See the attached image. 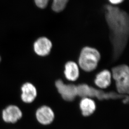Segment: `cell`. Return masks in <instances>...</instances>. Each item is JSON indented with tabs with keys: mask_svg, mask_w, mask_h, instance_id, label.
<instances>
[{
	"mask_svg": "<svg viewBox=\"0 0 129 129\" xmlns=\"http://www.w3.org/2000/svg\"><path fill=\"white\" fill-rule=\"evenodd\" d=\"M112 81L111 72L108 70H104L95 75L94 84L98 88L105 90L112 85Z\"/></svg>",
	"mask_w": 129,
	"mask_h": 129,
	"instance_id": "8",
	"label": "cell"
},
{
	"mask_svg": "<svg viewBox=\"0 0 129 129\" xmlns=\"http://www.w3.org/2000/svg\"><path fill=\"white\" fill-rule=\"evenodd\" d=\"M79 108L82 114L84 117H89L94 113L96 110V104L94 99L84 98L79 102Z\"/></svg>",
	"mask_w": 129,
	"mask_h": 129,
	"instance_id": "11",
	"label": "cell"
},
{
	"mask_svg": "<svg viewBox=\"0 0 129 129\" xmlns=\"http://www.w3.org/2000/svg\"><path fill=\"white\" fill-rule=\"evenodd\" d=\"M21 99L23 102L30 104L35 101L38 96L37 87L30 82L24 84L21 87Z\"/></svg>",
	"mask_w": 129,
	"mask_h": 129,
	"instance_id": "7",
	"label": "cell"
},
{
	"mask_svg": "<svg viewBox=\"0 0 129 129\" xmlns=\"http://www.w3.org/2000/svg\"><path fill=\"white\" fill-rule=\"evenodd\" d=\"M2 118L6 123H15L22 118L21 109L15 105H10L3 110Z\"/></svg>",
	"mask_w": 129,
	"mask_h": 129,
	"instance_id": "6",
	"label": "cell"
},
{
	"mask_svg": "<svg viewBox=\"0 0 129 129\" xmlns=\"http://www.w3.org/2000/svg\"><path fill=\"white\" fill-rule=\"evenodd\" d=\"M49 0H35L36 4L38 7L44 9L47 6ZM52 9L56 12H60L65 9L69 0H52Z\"/></svg>",
	"mask_w": 129,
	"mask_h": 129,
	"instance_id": "12",
	"label": "cell"
},
{
	"mask_svg": "<svg viewBox=\"0 0 129 129\" xmlns=\"http://www.w3.org/2000/svg\"><path fill=\"white\" fill-rule=\"evenodd\" d=\"M105 18L110 30L114 59H118L125 48L128 41L129 19L128 14L119 8L105 6Z\"/></svg>",
	"mask_w": 129,
	"mask_h": 129,
	"instance_id": "1",
	"label": "cell"
},
{
	"mask_svg": "<svg viewBox=\"0 0 129 129\" xmlns=\"http://www.w3.org/2000/svg\"><path fill=\"white\" fill-rule=\"evenodd\" d=\"M112 4H117L122 3L124 0H109Z\"/></svg>",
	"mask_w": 129,
	"mask_h": 129,
	"instance_id": "13",
	"label": "cell"
},
{
	"mask_svg": "<svg viewBox=\"0 0 129 129\" xmlns=\"http://www.w3.org/2000/svg\"><path fill=\"white\" fill-rule=\"evenodd\" d=\"M1 56H0V62H1Z\"/></svg>",
	"mask_w": 129,
	"mask_h": 129,
	"instance_id": "14",
	"label": "cell"
},
{
	"mask_svg": "<svg viewBox=\"0 0 129 129\" xmlns=\"http://www.w3.org/2000/svg\"><path fill=\"white\" fill-rule=\"evenodd\" d=\"M100 58V53L98 50L85 47L81 52L79 60V67L84 72H92L96 68Z\"/></svg>",
	"mask_w": 129,
	"mask_h": 129,
	"instance_id": "3",
	"label": "cell"
},
{
	"mask_svg": "<svg viewBox=\"0 0 129 129\" xmlns=\"http://www.w3.org/2000/svg\"><path fill=\"white\" fill-rule=\"evenodd\" d=\"M78 83L77 81L74 82H66L62 79H58L55 82V85L63 100L67 102H72L78 96L77 91Z\"/></svg>",
	"mask_w": 129,
	"mask_h": 129,
	"instance_id": "4",
	"label": "cell"
},
{
	"mask_svg": "<svg viewBox=\"0 0 129 129\" xmlns=\"http://www.w3.org/2000/svg\"><path fill=\"white\" fill-rule=\"evenodd\" d=\"M112 80L117 92L120 94H129V68L126 64H121L112 69Z\"/></svg>",
	"mask_w": 129,
	"mask_h": 129,
	"instance_id": "2",
	"label": "cell"
},
{
	"mask_svg": "<svg viewBox=\"0 0 129 129\" xmlns=\"http://www.w3.org/2000/svg\"><path fill=\"white\" fill-rule=\"evenodd\" d=\"M36 119L38 123L44 126L51 124L55 118V114L52 109L47 105H42L36 110Z\"/></svg>",
	"mask_w": 129,
	"mask_h": 129,
	"instance_id": "5",
	"label": "cell"
},
{
	"mask_svg": "<svg viewBox=\"0 0 129 129\" xmlns=\"http://www.w3.org/2000/svg\"><path fill=\"white\" fill-rule=\"evenodd\" d=\"M63 73L65 78L69 82H76L80 77L79 66L75 62L72 61L66 63Z\"/></svg>",
	"mask_w": 129,
	"mask_h": 129,
	"instance_id": "9",
	"label": "cell"
},
{
	"mask_svg": "<svg viewBox=\"0 0 129 129\" xmlns=\"http://www.w3.org/2000/svg\"><path fill=\"white\" fill-rule=\"evenodd\" d=\"M52 46L51 42L47 38L44 37L37 40L34 43V47L37 54L40 56H45L49 54Z\"/></svg>",
	"mask_w": 129,
	"mask_h": 129,
	"instance_id": "10",
	"label": "cell"
}]
</instances>
